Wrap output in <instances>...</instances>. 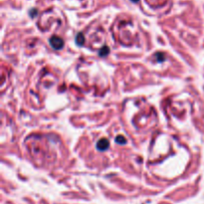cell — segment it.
Wrapping results in <instances>:
<instances>
[{"label":"cell","mask_w":204,"mask_h":204,"mask_svg":"<svg viewBox=\"0 0 204 204\" xmlns=\"http://www.w3.org/2000/svg\"><path fill=\"white\" fill-rule=\"evenodd\" d=\"M50 45H51V47H52L53 49L61 50V49L63 48V46H64V41L61 39L60 37L53 36L52 38L50 39Z\"/></svg>","instance_id":"1"},{"label":"cell","mask_w":204,"mask_h":204,"mask_svg":"<svg viewBox=\"0 0 204 204\" xmlns=\"http://www.w3.org/2000/svg\"><path fill=\"white\" fill-rule=\"evenodd\" d=\"M109 146H110V141L107 139H101L98 141V144H97V149L99 150H106L109 149Z\"/></svg>","instance_id":"2"},{"label":"cell","mask_w":204,"mask_h":204,"mask_svg":"<svg viewBox=\"0 0 204 204\" xmlns=\"http://www.w3.org/2000/svg\"><path fill=\"white\" fill-rule=\"evenodd\" d=\"M85 42V38H84V35L82 33H79L77 36H76V43L79 46H82Z\"/></svg>","instance_id":"3"},{"label":"cell","mask_w":204,"mask_h":204,"mask_svg":"<svg viewBox=\"0 0 204 204\" xmlns=\"http://www.w3.org/2000/svg\"><path fill=\"white\" fill-rule=\"evenodd\" d=\"M116 141L118 142V144H121V145H125L126 142V139L122 135H120V136H116Z\"/></svg>","instance_id":"4"},{"label":"cell","mask_w":204,"mask_h":204,"mask_svg":"<svg viewBox=\"0 0 204 204\" xmlns=\"http://www.w3.org/2000/svg\"><path fill=\"white\" fill-rule=\"evenodd\" d=\"M109 52H110V50H109V48L108 47H104L103 49H102L101 51H100V56H106V55H108L109 54Z\"/></svg>","instance_id":"5"},{"label":"cell","mask_w":204,"mask_h":204,"mask_svg":"<svg viewBox=\"0 0 204 204\" xmlns=\"http://www.w3.org/2000/svg\"><path fill=\"white\" fill-rule=\"evenodd\" d=\"M131 1H134V2H136V1H139V0H131Z\"/></svg>","instance_id":"6"}]
</instances>
